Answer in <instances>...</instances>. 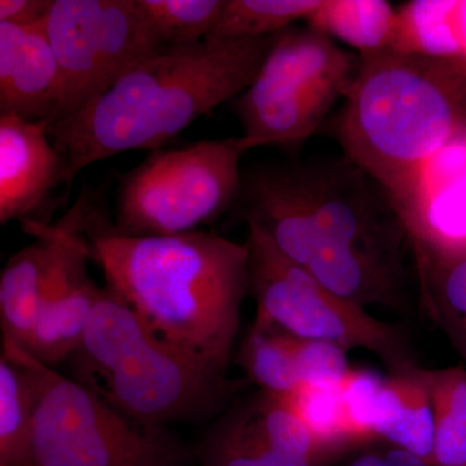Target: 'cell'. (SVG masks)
Returning a JSON list of instances; mask_svg holds the SVG:
<instances>
[{
    "mask_svg": "<svg viewBox=\"0 0 466 466\" xmlns=\"http://www.w3.org/2000/svg\"><path fill=\"white\" fill-rule=\"evenodd\" d=\"M385 466H429L424 460L417 458L406 450L394 449L389 451L385 456Z\"/></svg>",
    "mask_w": 466,
    "mask_h": 466,
    "instance_id": "obj_31",
    "label": "cell"
},
{
    "mask_svg": "<svg viewBox=\"0 0 466 466\" xmlns=\"http://www.w3.org/2000/svg\"><path fill=\"white\" fill-rule=\"evenodd\" d=\"M390 50L440 60L466 81V0L400 5Z\"/></svg>",
    "mask_w": 466,
    "mask_h": 466,
    "instance_id": "obj_17",
    "label": "cell"
},
{
    "mask_svg": "<svg viewBox=\"0 0 466 466\" xmlns=\"http://www.w3.org/2000/svg\"><path fill=\"white\" fill-rule=\"evenodd\" d=\"M248 244L249 293L258 308L253 324L299 339L336 343L346 351L368 350L391 372L415 366L400 325L377 320L364 309L334 296L253 227Z\"/></svg>",
    "mask_w": 466,
    "mask_h": 466,
    "instance_id": "obj_8",
    "label": "cell"
},
{
    "mask_svg": "<svg viewBox=\"0 0 466 466\" xmlns=\"http://www.w3.org/2000/svg\"><path fill=\"white\" fill-rule=\"evenodd\" d=\"M137 5L159 42L167 47L208 38L226 0H137Z\"/></svg>",
    "mask_w": 466,
    "mask_h": 466,
    "instance_id": "obj_25",
    "label": "cell"
},
{
    "mask_svg": "<svg viewBox=\"0 0 466 466\" xmlns=\"http://www.w3.org/2000/svg\"><path fill=\"white\" fill-rule=\"evenodd\" d=\"M375 429L377 437L431 466L435 431L431 370L410 366L385 377Z\"/></svg>",
    "mask_w": 466,
    "mask_h": 466,
    "instance_id": "obj_16",
    "label": "cell"
},
{
    "mask_svg": "<svg viewBox=\"0 0 466 466\" xmlns=\"http://www.w3.org/2000/svg\"><path fill=\"white\" fill-rule=\"evenodd\" d=\"M36 386L32 372L0 355V466H32Z\"/></svg>",
    "mask_w": 466,
    "mask_h": 466,
    "instance_id": "obj_20",
    "label": "cell"
},
{
    "mask_svg": "<svg viewBox=\"0 0 466 466\" xmlns=\"http://www.w3.org/2000/svg\"><path fill=\"white\" fill-rule=\"evenodd\" d=\"M43 25L63 78L54 122L81 112L128 70L167 48L137 0H52Z\"/></svg>",
    "mask_w": 466,
    "mask_h": 466,
    "instance_id": "obj_9",
    "label": "cell"
},
{
    "mask_svg": "<svg viewBox=\"0 0 466 466\" xmlns=\"http://www.w3.org/2000/svg\"><path fill=\"white\" fill-rule=\"evenodd\" d=\"M90 257L162 341L228 370L249 293V244L217 233L126 236L92 208Z\"/></svg>",
    "mask_w": 466,
    "mask_h": 466,
    "instance_id": "obj_1",
    "label": "cell"
},
{
    "mask_svg": "<svg viewBox=\"0 0 466 466\" xmlns=\"http://www.w3.org/2000/svg\"><path fill=\"white\" fill-rule=\"evenodd\" d=\"M343 99L332 126L343 157L388 196L410 238L431 162L465 131L466 81L435 58L383 51L359 56Z\"/></svg>",
    "mask_w": 466,
    "mask_h": 466,
    "instance_id": "obj_2",
    "label": "cell"
},
{
    "mask_svg": "<svg viewBox=\"0 0 466 466\" xmlns=\"http://www.w3.org/2000/svg\"><path fill=\"white\" fill-rule=\"evenodd\" d=\"M236 208L248 226L305 269L319 254L343 250L401 265L410 241L388 196L345 157L254 168L242 177Z\"/></svg>",
    "mask_w": 466,
    "mask_h": 466,
    "instance_id": "obj_4",
    "label": "cell"
},
{
    "mask_svg": "<svg viewBox=\"0 0 466 466\" xmlns=\"http://www.w3.org/2000/svg\"><path fill=\"white\" fill-rule=\"evenodd\" d=\"M54 231L56 250L47 294L23 348L51 368L66 363L78 349L101 291L88 274L90 248L79 218L66 214Z\"/></svg>",
    "mask_w": 466,
    "mask_h": 466,
    "instance_id": "obj_11",
    "label": "cell"
},
{
    "mask_svg": "<svg viewBox=\"0 0 466 466\" xmlns=\"http://www.w3.org/2000/svg\"><path fill=\"white\" fill-rule=\"evenodd\" d=\"M321 0H226L216 29L208 38L247 39L275 35L306 21Z\"/></svg>",
    "mask_w": 466,
    "mask_h": 466,
    "instance_id": "obj_22",
    "label": "cell"
},
{
    "mask_svg": "<svg viewBox=\"0 0 466 466\" xmlns=\"http://www.w3.org/2000/svg\"><path fill=\"white\" fill-rule=\"evenodd\" d=\"M385 377L370 370H350L339 383L343 424L350 444L377 437L376 416Z\"/></svg>",
    "mask_w": 466,
    "mask_h": 466,
    "instance_id": "obj_27",
    "label": "cell"
},
{
    "mask_svg": "<svg viewBox=\"0 0 466 466\" xmlns=\"http://www.w3.org/2000/svg\"><path fill=\"white\" fill-rule=\"evenodd\" d=\"M462 137H465V139H466V127H465V131H464V133H462Z\"/></svg>",
    "mask_w": 466,
    "mask_h": 466,
    "instance_id": "obj_33",
    "label": "cell"
},
{
    "mask_svg": "<svg viewBox=\"0 0 466 466\" xmlns=\"http://www.w3.org/2000/svg\"><path fill=\"white\" fill-rule=\"evenodd\" d=\"M247 407L259 433L279 452L315 464H321L334 453L312 434L280 395L262 392Z\"/></svg>",
    "mask_w": 466,
    "mask_h": 466,
    "instance_id": "obj_23",
    "label": "cell"
},
{
    "mask_svg": "<svg viewBox=\"0 0 466 466\" xmlns=\"http://www.w3.org/2000/svg\"><path fill=\"white\" fill-rule=\"evenodd\" d=\"M232 389L227 370L155 337L92 392L135 421L167 428L217 415Z\"/></svg>",
    "mask_w": 466,
    "mask_h": 466,
    "instance_id": "obj_10",
    "label": "cell"
},
{
    "mask_svg": "<svg viewBox=\"0 0 466 466\" xmlns=\"http://www.w3.org/2000/svg\"><path fill=\"white\" fill-rule=\"evenodd\" d=\"M275 35L167 46L81 112L50 125L63 184L128 150L162 148L196 119L247 90Z\"/></svg>",
    "mask_w": 466,
    "mask_h": 466,
    "instance_id": "obj_3",
    "label": "cell"
},
{
    "mask_svg": "<svg viewBox=\"0 0 466 466\" xmlns=\"http://www.w3.org/2000/svg\"><path fill=\"white\" fill-rule=\"evenodd\" d=\"M2 352L36 386L32 466H188L192 453L165 426L135 421L15 343Z\"/></svg>",
    "mask_w": 466,
    "mask_h": 466,
    "instance_id": "obj_5",
    "label": "cell"
},
{
    "mask_svg": "<svg viewBox=\"0 0 466 466\" xmlns=\"http://www.w3.org/2000/svg\"><path fill=\"white\" fill-rule=\"evenodd\" d=\"M434 447L431 466H466V370H431Z\"/></svg>",
    "mask_w": 466,
    "mask_h": 466,
    "instance_id": "obj_21",
    "label": "cell"
},
{
    "mask_svg": "<svg viewBox=\"0 0 466 466\" xmlns=\"http://www.w3.org/2000/svg\"><path fill=\"white\" fill-rule=\"evenodd\" d=\"M349 466H385L383 456L376 453H367V455L359 456Z\"/></svg>",
    "mask_w": 466,
    "mask_h": 466,
    "instance_id": "obj_32",
    "label": "cell"
},
{
    "mask_svg": "<svg viewBox=\"0 0 466 466\" xmlns=\"http://www.w3.org/2000/svg\"><path fill=\"white\" fill-rule=\"evenodd\" d=\"M397 12L385 0H321L305 23L359 51V56H370L390 47Z\"/></svg>",
    "mask_w": 466,
    "mask_h": 466,
    "instance_id": "obj_18",
    "label": "cell"
},
{
    "mask_svg": "<svg viewBox=\"0 0 466 466\" xmlns=\"http://www.w3.org/2000/svg\"><path fill=\"white\" fill-rule=\"evenodd\" d=\"M63 78L45 25L0 23V115L55 121Z\"/></svg>",
    "mask_w": 466,
    "mask_h": 466,
    "instance_id": "obj_13",
    "label": "cell"
},
{
    "mask_svg": "<svg viewBox=\"0 0 466 466\" xmlns=\"http://www.w3.org/2000/svg\"><path fill=\"white\" fill-rule=\"evenodd\" d=\"M280 397L293 408L312 434L334 453L350 446L343 424L339 385L300 383L296 390Z\"/></svg>",
    "mask_w": 466,
    "mask_h": 466,
    "instance_id": "obj_26",
    "label": "cell"
},
{
    "mask_svg": "<svg viewBox=\"0 0 466 466\" xmlns=\"http://www.w3.org/2000/svg\"><path fill=\"white\" fill-rule=\"evenodd\" d=\"M147 321L109 288L101 289L82 341L70 357V379L94 391L126 357L155 339Z\"/></svg>",
    "mask_w": 466,
    "mask_h": 466,
    "instance_id": "obj_14",
    "label": "cell"
},
{
    "mask_svg": "<svg viewBox=\"0 0 466 466\" xmlns=\"http://www.w3.org/2000/svg\"><path fill=\"white\" fill-rule=\"evenodd\" d=\"M29 233L35 235V241L15 253L0 274L2 341L20 348L25 346L41 314L56 250L52 225Z\"/></svg>",
    "mask_w": 466,
    "mask_h": 466,
    "instance_id": "obj_15",
    "label": "cell"
},
{
    "mask_svg": "<svg viewBox=\"0 0 466 466\" xmlns=\"http://www.w3.org/2000/svg\"><path fill=\"white\" fill-rule=\"evenodd\" d=\"M424 288L429 302L466 339V254L431 269L426 275Z\"/></svg>",
    "mask_w": 466,
    "mask_h": 466,
    "instance_id": "obj_29",
    "label": "cell"
},
{
    "mask_svg": "<svg viewBox=\"0 0 466 466\" xmlns=\"http://www.w3.org/2000/svg\"><path fill=\"white\" fill-rule=\"evenodd\" d=\"M251 149L238 137L152 150L119 175L113 228L126 236H165L216 222L238 205L241 159Z\"/></svg>",
    "mask_w": 466,
    "mask_h": 466,
    "instance_id": "obj_6",
    "label": "cell"
},
{
    "mask_svg": "<svg viewBox=\"0 0 466 466\" xmlns=\"http://www.w3.org/2000/svg\"><path fill=\"white\" fill-rule=\"evenodd\" d=\"M300 383L339 386L350 372L346 350L336 343L299 339L287 333Z\"/></svg>",
    "mask_w": 466,
    "mask_h": 466,
    "instance_id": "obj_28",
    "label": "cell"
},
{
    "mask_svg": "<svg viewBox=\"0 0 466 466\" xmlns=\"http://www.w3.org/2000/svg\"><path fill=\"white\" fill-rule=\"evenodd\" d=\"M358 64L314 27L275 34L258 75L236 100L241 137L253 149L306 142L345 96Z\"/></svg>",
    "mask_w": 466,
    "mask_h": 466,
    "instance_id": "obj_7",
    "label": "cell"
},
{
    "mask_svg": "<svg viewBox=\"0 0 466 466\" xmlns=\"http://www.w3.org/2000/svg\"><path fill=\"white\" fill-rule=\"evenodd\" d=\"M238 361L263 392L285 395L300 385L287 333L283 330L251 325L241 343Z\"/></svg>",
    "mask_w": 466,
    "mask_h": 466,
    "instance_id": "obj_24",
    "label": "cell"
},
{
    "mask_svg": "<svg viewBox=\"0 0 466 466\" xmlns=\"http://www.w3.org/2000/svg\"><path fill=\"white\" fill-rule=\"evenodd\" d=\"M52 0H0V23L29 26L42 24Z\"/></svg>",
    "mask_w": 466,
    "mask_h": 466,
    "instance_id": "obj_30",
    "label": "cell"
},
{
    "mask_svg": "<svg viewBox=\"0 0 466 466\" xmlns=\"http://www.w3.org/2000/svg\"><path fill=\"white\" fill-rule=\"evenodd\" d=\"M50 125L0 115L2 225L17 220L26 232L46 226L42 213L64 175V157L52 142Z\"/></svg>",
    "mask_w": 466,
    "mask_h": 466,
    "instance_id": "obj_12",
    "label": "cell"
},
{
    "mask_svg": "<svg viewBox=\"0 0 466 466\" xmlns=\"http://www.w3.org/2000/svg\"><path fill=\"white\" fill-rule=\"evenodd\" d=\"M193 456L200 466H323L275 450L259 433L247 406L229 410L211 425Z\"/></svg>",
    "mask_w": 466,
    "mask_h": 466,
    "instance_id": "obj_19",
    "label": "cell"
}]
</instances>
